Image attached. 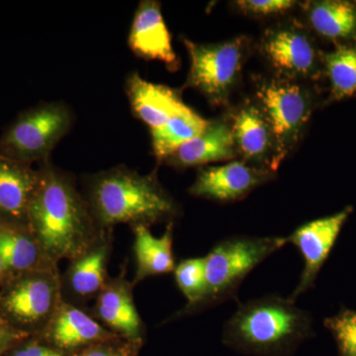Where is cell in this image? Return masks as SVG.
I'll return each instance as SVG.
<instances>
[{
  "label": "cell",
  "mask_w": 356,
  "mask_h": 356,
  "mask_svg": "<svg viewBox=\"0 0 356 356\" xmlns=\"http://www.w3.org/2000/svg\"><path fill=\"white\" fill-rule=\"evenodd\" d=\"M353 211V208L348 206L331 216L302 225L287 236L288 243L298 248L305 262L298 285L288 299L295 302L299 296L314 287L321 269Z\"/></svg>",
  "instance_id": "obj_10"
},
{
  "label": "cell",
  "mask_w": 356,
  "mask_h": 356,
  "mask_svg": "<svg viewBox=\"0 0 356 356\" xmlns=\"http://www.w3.org/2000/svg\"><path fill=\"white\" fill-rule=\"evenodd\" d=\"M295 2L291 0H243L236 2V6L247 14L266 17L278 15L290 10Z\"/></svg>",
  "instance_id": "obj_28"
},
{
  "label": "cell",
  "mask_w": 356,
  "mask_h": 356,
  "mask_svg": "<svg viewBox=\"0 0 356 356\" xmlns=\"http://www.w3.org/2000/svg\"><path fill=\"white\" fill-rule=\"evenodd\" d=\"M140 346L118 339L86 346L70 353V356H136Z\"/></svg>",
  "instance_id": "obj_27"
},
{
  "label": "cell",
  "mask_w": 356,
  "mask_h": 356,
  "mask_svg": "<svg viewBox=\"0 0 356 356\" xmlns=\"http://www.w3.org/2000/svg\"><path fill=\"white\" fill-rule=\"evenodd\" d=\"M63 301L58 268L25 273L0 288V315L18 331L39 336Z\"/></svg>",
  "instance_id": "obj_5"
},
{
  "label": "cell",
  "mask_w": 356,
  "mask_h": 356,
  "mask_svg": "<svg viewBox=\"0 0 356 356\" xmlns=\"http://www.w3.org/2000/svg\"><path fill=\"white\" fill-rule=\"evenodd\" d=\"M136 276L134 284L153 276L173 273L177 266L173 254V222H168L165 234L156 238L149 227H133Z\"/></svg>",
  "instance_id": "obj_21"
},
{
  "label": "cell",
  "mask_w": 356,
  "mask_h": 356,
  "mask_svg": "<svg viewBox=\"0 0 356 356\" xmlns=\"http://www.w3.org/2000/svg\"><path fill=\"white\" fill-rule=\"evenodd\" d=\"M134 285L127 280V267L124 266L119 275L109 277L90 315L124 341L142 346L145 327L134 301Z\"/></svg>",
  "instance_id": "obj_12"
},
{
  "label": "cell",
  "mask_w": 356,
  "mask_h": 356,
  "mask_svg": "<svg viewBox=\"0 0 356 356\" xmlns=\"http://www.w3.org/2000/svg\"><path fill=\"white\" fill-rule=\"evenodd\" d=\"M314 31L337 46H356V2L323 0L307 9Z\"/></svg>",
  "instance_id": "obj_22"
},
{
  "label": "cell",
  "mask_w": 356,
  "mask_h": 356,
  "mask_svg": "<svg viewBox=\"0 0 356 356\" xmlns=\"http://www.w3.org/2000/svg\"><path fill=\"white\" fill-rule=\"evenodd\" d=\"M262 51L271 67L287 81L317 79L322 72L323 56L305 30L297 26L267 30Z\"/></svg>",
  "instance_id": "obj_9"
},
{
  "label": "cell",
  "mask_w": 356,
  "mask_h": 356,
  "mask_svg": "<svg viewBox=\"0 0 356 356\" xmlns=\"http://www.w3.org/2000/svg\"><path fill=\"white\" fill-rule=\"evenodd\" d=\"M27 225L47 257L55 264L76 259L102 236L88 200L74 180L44 163L27 215Z\"/></svg>",
  "instance_id": "obj_1"
},
{
  "label": "cell",
  "mask_w": 356,
  "mask_h": 356,
  "mask_svg": "<svg viewBox=\"0 0 356 356\" xmlns=\"http://www.w3.org/2000/svg\"><path fill=\"white\" fill-rule=\"evenodd\" d=\"M72 122L70 109L63 103H44L26 110L0 137V154L27 165H44Z\"/></svg>",
  "instance_id": "obj_6"
},
{
  "label": "cell",
  "mask_w": 356,
  "mask_h": 356,
  "mask_svg": "<svg viewBox=\"0 0 356 356\" xmlns=\"http://www.w3.org/2000/svg\"><path fill=\"white\" fill-rule=\"evenodd\" d=\"M0 257L10 280L22 274L58 268L28 225L0 217Z\"/></svg>",
  "instance_id": "obj_16"
},
{
  "label": "cell",
  "mask_w": 356,
  "mask_h": 356,
  "mask_svg": "<svg viewBox=\"0 0 356 356\" xmlns=\"http://www.w3.org/2000/svg\"><path fill=\"white\" fill-rule=\"evenodd\" d=\"M126 90L133 113L151 130L188 108L175 89L145 81L138 74L128 77Z\"/></svg>",
  "instance_id": "obj_18"
},
{
  "label": "cell",
  "mask_w": 356,
  "mask_h": 356,
  "mask_svg": "<svg viewBox=\"0 0 356 356\" xmlns=\"http://www.w3.org/2000/svg\"><path fill=\"white\" fill-rule=\"evenodd\" d=\"M236 154L231 124L219 120L209 122L202 133L180 147L166 161L177 168H191L229 161Z\"/></svg>",
  "instance_id": "obj_20"
},
{
  "label": "cell",
  "mask_w": 356,
  "mask_h": 356,
  "mask_svg": "<svg viewBox=\"0 0 356 356\" xmlns=\"http://www.w3.org/2000/svg\"><path fill=\"white\" fill-rule=\"evenodd\" d=\"M40 181V170L0 154V217L27 225L28 210Z\"/></svg>",
  "instance_id": "obj_19"
},
{
  "label": "cell",
  "mask_w": 356,
  "mask_h": 356,
  "mask_svg": "<svg viewBox=\"0 0 356 356\" xmlns=\"http://www.w3.org/2000/svg\"><path fill=\"white\" fill-rule=\"evenodd\" d=\"M29 337L32 336L18 331L13 325L8 324L0 315V356H3L16 344L21 343Z\"/></svg>",
  "instance_id": "obj_30"
},
{
  "label": "cell",
  "mask_w": 356,
  "mask_h": 356,
  "mask_svg": "<svg viewBox=\"0 0 356 356\" xmlns=\"http://www.w3.org/2000/svg\"><path fill=\"white\" fill-rule=\"evenodd\" d=\"M37 337L67 353L92 344L120 339L81 307L65 301L44 332Z\"/></svg>",
  "instance_id": "obj_14"
},
{
  "label": "cell",
  "mask_w": 356,
  "mask_h": 356,
  "mask_svg": "<svg viewBox=\"0 0 356 356\" xmlns=\"http://www.w3.org/2000/svg\"><path fill=\"white\" fill-rule=\"evenodd\" d=\"M209 121L191 108L185 109L161 127L151 130L154 153L159 161H166L187 142L197 137Z\"/></svg>",
  "instance_id": "obj_23"
},
{
  "label": "cell",
  "mask_w": 356,
  "mask_h": 356,
  "mask_svg": "<svg viewBox=\"0 0 356 356\" xmlns=\"http://www.w3.org/2000/svg\"><path fill=\"white\" fill-rule=\"evenodd\" d=\"M314 336L310 313L277 294L240 304L222 327L225 346L245 355L291 356Z\"/></svg>",
  "instance_id": "obj_2"
},
{
  "label": "cell",
  "mask_w": 356,
  "mask_h": 356,
  "mask_svg": "<svg viewBox=\"0 0 356 356\" xmlns=\"http://www.w3.org/2000/svg\"><path fill=\"white\" fill-rule=\"evenodd\" d=\"M236 153L245 161L264 163L273 172L275 140L266 116L257 105L245 104L231 123Z\"/></svg>",
  "instance_id": "obj_17"
},
{
  "label": "cell",
  "mask_w": 356,
  "mask_h": 356,
  "mask_svg": "<svg viewBox=\"0 0 356 356\" xmlns=\"http://www.w3.org/2000/svg\"><path fill=\"white\" fill-rule=\"evenodd\" d=\"M287 243L284 236H247L217 243L204 257L206 291L198 312L236 299L248 274Z\"/></svg>",
  "instance_id": "obj_4"
},
{
  "label": "cell",
  "mask_w": 356,
  "mask_h": 356,
  "mask_svg": "<svg viewBox=\"0 0 356 356\" xmlns=\"http://www.w3.org/2000/svg\"><path fill=\"white\" fill-rule=\"evenodd\" d=\"M112 245V229H105L88 250L70 261L64 275H60L65 302L81 307L97 298L110 277L107 267Z\"/></svg>",
  "instance_id": "obj_11"
},
{
  "label": "cell",
  "mask_w": 356,
  "mask_h": 356,
  "mask_svg": "<svg viewBox=\"0 0 356 356\" xmlns=\"http://www.w3.org/2000/svg\"><path fill=\"white\" fill-rule=\"evenodd\" d=\"M91 213L103 229L119 224L149 227L177 216V203L153 175L117 168L95 175L88 184Z\"/></svg>",
  "instance_id": "obj_3"
},
{
  "label": "cell",
  "mask_w": 356,
  "mask_h": 356,
  "mask_svg": "<svg viewBox=\"0 0 356 356\" xmlns=\"http://www.w3.org/2000/svg\"><path fill=\"white\" fill-rule=\"evenodd\" d=\"M129 46L138 57L159 60L172 70L178 67L172 37L161 15L159 2H140L129 35Z\"/></svg>",
  "instance_id": "obj_15"
},
{
  "label": "cell",
  "mask_w": 356,
  "mask_h": 356,
  "mask_svg": "<svg viewBox=\"0 0 356 356\" xmlns=\"http://www.w3.org/2000/svg\"><path fill=\"white\" fill-rule=\"evenodd\" d=\"M3 356H70V353L51 346L41 337L32 336L16 344Z\"/></svg>",
  "instance_id": "obj_29"
},
{
  "label": "cell",
  "mask_w": 356,
  "mask_h": 356,
  "mask_svg": "<svg viewBox=\"0 0 356 356\" xmlns=\"http://www.w3.org/2000/svg\"><path fill=\"white\" fill-rule=\"evenodd\" d=\"M175 282L185 298L186 306L177 314L178 317L198 312L206 291V269L204 257L184 259L177 264Z\"/></svg>",
  "instance_id": "obj_25"
},
{
  "label": "cell",
  "mask_w": 356,
  "mask_h": 356,
  "mask_svg": "<svg viewBox=\"0 0 356 356\" xmlns=\"http://www.w3.org/2000/svg\"><path fill=\"white\" fill-rule=\"evenodd\" d=\"M323 67L331 86V102L356 97V46H337L323 56Z\"/></svg>",
  "instance_id": "obj_24"
},
{
  "label": "cell",
  "mask_w": 356,
  "mask_h": 356,
  "mask_svg": "<svg viewBox=\"0 0 356 356\" xmlns=\"http://www.w3.org/2000/svg\"><path fill=\"white\" fill-rule=\"evenodd\" d=\"M324 325L336 341L339 356H356V311L343 306L336 316L325 318Z\"/></svg>",
  "instance_id": "obj_26"
},
{
  "label": "cell",
  "mask_w": 356,
  "mask_h": 356,
  "mask_svg": "<svg viewBox=\"0 0 356 356\" xmlns=\"http://www.w3.org/2000/svg\"><path fill=\"white\" fill-rule=\"evenodd\" d=\"M273 177V172L267 168L248 165L245 161H232L201 168L189 193L218 202H234L245 198Z\"/></svg>",
  "instance_id": "obj_13"
},
{
  "label": "cell",
  "mask_w": 356,
  "mask_h": 356,
  "mask_svg": "<svg viewBox=\"0 0 356 356\" xmlns=\"http://www.w3.org/2000/svg\"><path fill=\"white\" fill-rule=\"evenodd\" d=\"M257 106L266 116L275 140L273 166L275 172L298 142L310 118V93L299 84L280 79L261 84L257 88Z\"/></svg>",
  "instance_id": "obj_7"
},
{
  "label": "cell",
  "mask_w": 356,
  "mask_h": 356,
  "mask_svg": "<svg viewBox=\"0 0 356 356\" xmlns=\"http://www.w3.org/2000/svg\"><path fill=\"white\" fill-rule=\"evenodd\" d=\"M9 280H10V277H9L1 257H0V288L6 286Z\"/></svg>",
  "instance_id": "obj_31"
},
{
  "label": "cell",
  "mask_w": 356,
  "mask_h": 356,
  "mask_svg": "<svg viewBox=\"0 0 356 356\" xmlns=\"http://www.w3.org/2000/svg\"><path fill=\"white\" fill-rule=\"evenodd\" d=\"M184 44L191 60L186 86L200 91L211 104H225L242 70L245 38L207 44L184 40Z\"/></svg>",
  "instance_id": "obj_8"
}]
</instances>
